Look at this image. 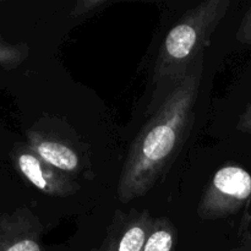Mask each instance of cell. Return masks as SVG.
I'll list each match as a JSON object with an SVG mask.
<instances>
[{
    "label": "cell",
    "instance_id": "obj_6",
    "mask_svg": "<svg viewBox=\"0 0 251 251\" xmlns=\"http://www.w3.org/2000/svg\"><path fill=\"white\" fill-rule=\"evenodd\" d=\"M28 147L49 166L60 172H75L80 166V158L70 146L41 132H28Z\"/></svg>",
    "mask_w": 251,
    "mask_h": 251
},
{
    "label": "cell",
    "instance_id": "obj_9",
    "mask_svg": "<svg viewBox=\"0 0 251 251\" xmlns=\"http://www.w3.org/2000/svg\"><path fill=\"white\" fill-rule=\"evenodd\" d=\"M28 48L24 44H11L0 38V66L16 68L27 58Z\"/></svg>",
    "mask_w": 251,
    "mask_h": 251
},
{
    "label": "cell",
    "instance_id": "obj_5",
    "mask_svg": "<svg viewBox=\"0 0 251 251\" xmlns=\"http://www.w3.org/2000/svg\"><path fill=\"white\" fill-rule=\"evenodd\" d=\"M39 239L41 225L27 211L0 217V251H42Z\"/></svg>",
    "mask_w": 251,
    "mask_h": 251
},
{
    "label": "cell",
    "instance_id": "obj_3",
    "mask_svg": "<svg viewBox=\"0 0 251 251\" xmlns=\"http://www.w3.org/2000/svg\"><path fill=\"white\" fill-rule=\"evenodd\" d=\"M251 198V176L239 166H225L213 174L199 205L202 220H218L237 213Z\"/></svg>",
    "mask_w": 251,
    "mask_h": 251
},
{
    "label": "cell",
    "instance_id": "obj_4",
    "mask_svg": "<svg viewBox=\"0 0 251 251\" xmlns=\"http://www.w3.org/2000/svg\"><path fill=\"white\" fill-rule=\"evenodd\" d=\"M20 173L38 190L51 196H68L77 190V185L60 171L49 166L29 147H20L15 154Z\"/></svg>",
    "mask_w": 251,
    "mask_h": 251
},
{
    "label": "cell",
    "instance_id": "obj_13",
    "mask_svg": "<svg viewBox=\"0 0 251 251\" xmlns=\"http://www.w3.org/2000/svg\"><path fill=\"white\" fill-rule=\"evenodd\" d=\"M238 251H251V237L247 240V242H245L244 247H243L242 249L238 250Z\"/></svg>",
    "mask_w": 251,
    "mask_h": 251
},
{
    "label": "cell",
    "instance_id": "obj_7",
    "mask_svg": "<svg viewBox=\"0 0 251 251\" xmlns=\"http://www.w3.org/2000/svg\"><path fill=\"white\" fill-rule=\"evenodd\" d=\"M153 223L154 220L149 212L137 213L110 237L107 245L98 251H141Z\"/></svg>",
    "mask_w": 251,
    "mask_h": 251
},
{
    "label": "cell",
    "instance_id": "obj_8",
    "mask_svg": "<svg viewBox=\"0 0 251 251\" xmlns=\"http://www.w3.org/2000/svg\"><path fill=\"white\" fill-rule=\"evenodd\" d=\"M176 229L164 217L154 220L151 233L141 251H173Z\"/></svg>",
    "mask_w": 251,
    "mask_h": 251
},
{
    "label": "cell",
    "instance_id": "obj_11",
    "mask_svg": "<svg viewBox=\"0 0 251 251\" xmlns=\"http://www.w3.org/2000/svg\"><path fill=\"white\" fill-rule=\"evenodd\" d=\"M237 39L240 43L251 44V7L248 10L237 32Z\"/></svg>",
    "mask_w": 251,
    "mask_h": 251
},
{
    "label": "cell",
    "instance_id": "obj_12",
    "mask_svg": "<svg viewBox=\"0 0 251 251\" xmlns=\"http://www.w3.org/2000/svg\"><path fill=\"white\" fill-rule=\"evenodd\" d=\"M238 130L251 134V104L248 105L245 112L240 117L239 123H238Z\"/></svg>",
    "mask_w": 251,
    "mask_h": 251
},
{
    "label": "cell",
    "instance_id": "obj_10",
    "mask_svg": "<svg viewBox=\"0 0 251 251\" xmlns=\"http://www.w3.org/2000/svg\"><path fill=\"white\" fill-rule=\"evenodd\" d=\"M108 2L103 1V0H85V1H80L75 5V7L71 11V15L74 16H82V15H87L90 12L98 10L100 6H105Z\"/></svg>",
    "mask_w": 251,
    "mask_h": 251
},
{
    "label": "cell",
    "instance_id": "obj_1",
    "mask_svg": "<svg viewBox=\"0 0 251 251\" xmlns=\"http://www.w3.org/2000/svg\"><path fill=\"white\" fill-rule=\"evenodd\" d=\"M202 56L168 92L132 144L118 184L122 202L145 195L176 158L186 139L198 100Z\"/></svg>",
    "mask_w": 251,
    "mask_h": 251
},
{
    "label": "cell",
    "instance_id": "obj_2",
    "mask_svg": "<svg viewBox=\"0 0 251 251\" xmlns=\"http://www.w3.org/2000/svg\"><path fill=\"white\" fill-rule=\"evenodd\" d=\"M228 6V0H207L191 9L172 27L157 58L154 81L158 85L174 87L188 75L195 59L202 56Z\"/></svg>",
    "mask_w": 251,
    "mask_h": 251
}]
</instances>
